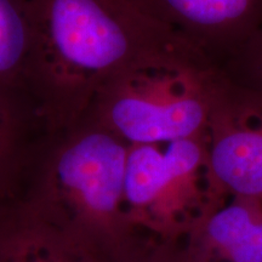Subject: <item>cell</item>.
Listing matches in <instances>:
<instances>
[{"label":"cell","instance_id":"6","mask_svg":"<svg viewBox=\"0 0 262 262\" xmlns=\"http://www.w3.org/2000/svg\"><path fill=\"white\" fill-rule=\"evenodd\" d=\"M220 70L262 29V0H133Z\"/></svg>","mask_w":262,"mask_h":262},{"label":"cell","instance_id":"1","mask_svg":"<svg viewBox=\"0 0 262 262\" xmlns=\"http://www.w3.org/2000/svg\"><path fill=\"white\" fill-rule=\"evenodd\" d=\"M31 11L33 106L47 136L86 118L108 85L140 58L193 50L133 0H31Z\"/></svg>","mask_w":262,"mask_h":262},{"label":"cell","instance_id":"2","mask_svg":"<svg viewBox=\"0 0 262 262\" xmlns=\"http://www.w3.org/2000/svg\"><path fill=\"white\" fill-rule=\"evenodd\" d=\"M130 145L85 118L35 142L9 198L29 217L102 262L139 238L127 217Z\"/></svg>","mask_w":262,"mask_h":262},{"label":"cell","instance_id":"10","mask_svg":"<svg viewBox=\"0 0 262 262\" xmlns=\"http://www.w3.org/2000/svg\"><path fill=\"white\" fill-rule=\"evenodd\" d=\"M42 137L24 111L0 95V199L11 189L28 150Z\"/></svg>","mask_w":262,"mask_h":262},{"label":"cell","instance_id":"9","mask_svg":"<svg viewBox=\"0 0 262 262\" xmlns=\"http://www.w3.org/2000/svg\"><path fill=\"white\" fill-rule=\"evenodd\" d=\"M0 262H100L33 220L8 195L0 199Z\"/></svg>","mask_w":262,"mask_h":262},{"label":"cell","instance_id":"11","mask_svg":"<svg viewBox=\"0 0 262 262\" xmlns=\"http://www.w3.org/2000/svg\"><path fill=\"white\" fill-rule=\"evenodd\" d=\"M219 72L233 84L262 95V29L245 42Z\"/></svg>","mask_w":262,"mask_h":262},{"label":"cell","instance_id":"8","mask_svg":"<svg viewBox=\"0 0 262 262\" xmlns=\"http://www.w3.org/2000/svg\"><path fill=\"white\" fill-rule=\"evenodd\" d=\"M31 0H0V95L25 112L39 131L33 106Z\"/></svg>","mask_w":262,"mask_h":262},{"label":"cell","instance_id":"7","mask_svg":"<svg viewBox=\"0 0 262 262\" xmlns=\"http://www.w3.org/2000/svg\"><path fill=\"white\" fill-rule=\"evenodd\" d=\"M229 199L179 245L183 262H262V202Z\"/></svg>","mask_w":262,"mask_h":262},{"label":"cell","instance_id":"4","mask_svg":"<svg viewBox=\"0 0 262 262\" xmlns=\"http://www.w3.org/2000/svg\"><path fill=\"white\" fill-rule=\"evenodd\" d=\"M226 201L211 176L205 134L130 146L125 205L137 235L180 245Z\"/></svg>","mask_w":262,"mask_h":262},{"label":"cell","instance_id":"3","mask_svg":"<svg viewBox=\"0 0 262 262\" xmlns=\"http://www.w3.org/2000/svg\"><path fill=\"white\" fill-rule=\"evenodd\" d=\"M217 74L189 49L147 55L108 85L86 118L130 146L204 135Z\"/></svg>","mask_w":262,"mask_h":262},{"label":"cell","instance_id":"5","mask_svg":"<svg viewBox=\"0 0 262 262\" xmlns=\"http://www.w3.org/2000/svg\"><path fill=\"white\" fill-rule=\"evenodd\" d=\"M205 137L211 176L221 195L262 202V95L219 72Z\"/></svg>","mask_w":262,"mask_h":262},{"label":"cell","instance_id":"12","mask_svg":"<svg viewBox=\"0 0 262 262\" xmlns=\"http://www.w3.org/2000/svg\"><path fill=\"white\" fill-rule=\"evenodd\" d=\"M102 262H183L179 245L140 237L124 253Z\"/></svg>","mask_w":262,"mask_h":262}]
</instances>
